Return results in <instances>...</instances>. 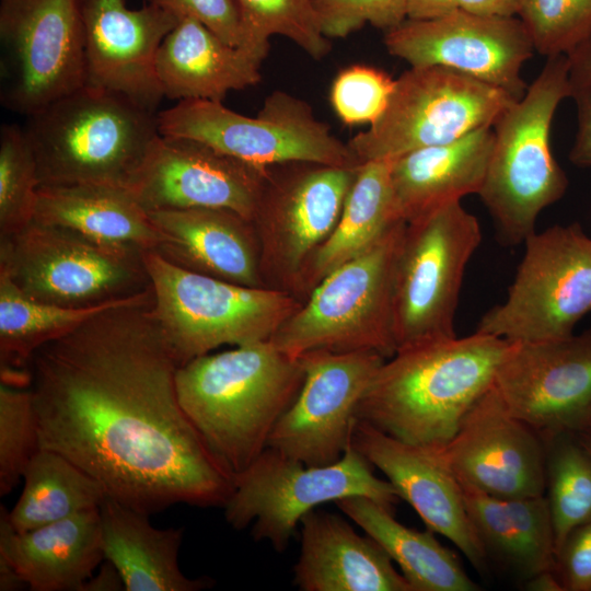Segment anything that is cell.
<instances>
[{
    "mask_svg": "<svg viewBox=\"0 0 591 591\" xmlns=\"http://www.w3.org/2000/svg\"><path fill=\"white\" fill-rule=\"evenodd\" d=\"M152 303L153 294L111 308L33 354L39 449L147 514L177 503L223 508L234 476L178 402L179 366Z\"/></svg>",
    "mask_w": 591,
    "mask_h": 591,
    "instance_id": "1",
    "label": "cell"
},
{
    "mask_svg": "<svg viewBox=\"0 0 591 591\" xmlns=\"http://www.w3.org/2000/svg\"><path fill=\"white\" fill-rule=\"evenodd\" d=\"M509 344L475 332L397 349L374 374L356 418L406 443L441 450L493 385Z\"/></svg>",
    "mask_w": 591,
    "mask_h": 591,
    "instance_id": "2",
    "label": "cell"
},
{
    "mask_svg": "<svg viewBox=\"0 0 591 591\" xmlns=\"http://www.w3.org/2000/svg\"><path fill=\"white\" fill-rule=\"evenodd\" d=\"M303 380L300 358L269 340L202 355L175 375L184 413L234 477L267 448Z\"/></svg>",
    "mask_w": 591,
    "mask_h": 591,
    "instance_id": "3",
    "label": "cell"
},
{
    "mask_svg": "<svg viewBox=\"0 0 591 591\" xmlns=\"http://www.w3.org/2000/svg\"><path fill=\"white\" fill-rule=\"evenodd\" d=\"M158 113L85 84L28 117L24 129L39 186H129L160 135Z\"/></svg>",
    "mask_w": 591,
    "mask_h": 591,
    "instance_id": "4",
    "label": "cell"
},
{
    "mask_svg": "<svg viewBox=\"0 0 591 591\" xmlns=\"http://www.w3.org/2000/svg\"><path fill=\"white\" fill-rule=\"evenodd\" d=\"M569 97L568 58L547 57L526 92L494 123V144L477 195L499 239L519 245L535 232L538 215L565 194L568 179L551 148L553 118Z\"/></svg>",
    "mask_w": 591,
    "mask_h": 591,
    "instance_id": "5",
    "label": "cell"
},
{
    "mask_svg": "<svg viewBox=\"0 0 591 591\" xmlns=\"http://www.w3.org/2000/svg\"><path fill=\"white\" fill-rule=\"evenodd\" d=\"M153 303L151 314L183 366L223 346L271 338L303 301L267 287H247L178 267L144 252Z\"/></svg>",
    "mask_w": 591,
    "mask_h": 591,
    "instance_id": "6",
    "label": "cell"
},
{
    "mask_svg": "<svg viewBox=\"0 0 591 591\" xmlns=\"http://www.w3.org/2000/svg\"><path fill=\"white\" fill-rule=\"evenodd\" d=\"M406 222L392 225L368 250L331 271L269 341L298 358L312 350L396 351L393 279Z\"/></svg>",
    "mask_w": 591,
    "mask_h": 591,
    "instance_id": "7",
    "label": "cell"
},
{
    "mask_svg": "<svg viewBox=\"0 0 591 591\" xmlns=\"http://www.w3.org/2000/svg\"><path fill=\"white\" fill-rule=\"evenodd\" d=\"M143 254L35 220L0 235V271L28 297L63 306H93L149 290Z\"/></svg>",
    "mask_w": 591,
    "mask_h": 591,
    "instance_id": "8",
    "label": "cell"
},
{
    "mask_svg": "<svg viewBox=\"0 0 591 591\" xmlns=\"http://www.w3.org/2000/svg\"><path fill=\"white\" fill-rule=\"evenodd\" d=\"M364 496L394 512L401 500L387 479L356 449L348 447L339 461L310 466L267 447L234 477L223 506L224 519L235 530L253 522L251 534L282 553L304 514L325 502Z\"/></svg>",
    "mask_w": 591,
    "mask_h": 591,
    "instance_id": "9",
    "label": "cell"
},
{
    "mask_svg": "<svg viewBox=\"0 0 591 591\" xmlns=\"http://www.w3.org/2000/svg\"><path fill=\"white\" fill-rule=\"evenodd\" d=\"M157 118L162 136L196 140L262 167L289 162L360 165L348 144L316 118L305 101L283 91L269 94L254 117L219 101L193 99L177 101Z\"/></svg>",
    "mask_w": 591,
    "mask_h": 591,
    "instance_id": "10",
    "label": "cell"
},
{
    "mask_svg": "<svg viewBox=\"0 0 591 591\" xmlns=\"http://www.w3.org/2000/svg\"><path fill=\"white\" fill-rule=\"evenodd\" d=\"M480 241V225L461 200L406 222L393 279L396 350L456 337L463 277Z\"/></svg>",
    "mask_w": 591,
    "mask_h": 591,
    "instance_id": "11",
    "label": "cell"
},
{
    "mask_svg": "<svg viewBox=\"0 0 591 591\" xmlns=\"http://www.w3.org/2000/svg\"><path fill=\"white\" fill-rule=\"evenodd\" d=\"M514 101L503 90L448 67H410L395 79L382 115L347 144L360 164L393 160L491 127Z\"/></svg>",
    "mask_w": 591,
    "mask_h": 591,
    "instance_id": "12",
    "label": "cell"
},
{
    "mask_svg": "<svg viewBox=\"0 0 591 591\" xmlns=\"http://www.w3.org/2000/svg\"><path fill=\"white\" fill-rule=\"evenodd\" d=\"M505 301L479 320L476 332L509 343L573 334L591 312V237L577 222L534 232Z\"/></svg>",
    "mask_w": 591,
    "mask_h": 591,
    "instance_id": "13",
    "label": "cell"
},
{
    "mask_svg": "<svg viewBox=\"0 0 591 591\" xmlns=\"http://www.w3.org/2000/svg\"><path fill=\"white\" fill-rule=\"evenodd\" d=\"M359 166L312 162L270 166L252 220L267 288L301 300L303 271L334 230Z\"/></svg>",
    "mask_w": 591,
    "mask_h": 591,
    "instance_id": "14",
    "label": "cell"
},
{
    "mask_svg": "<svg viewBox=\"0 0 591 591\" xmlns=\"http://www.w3.org/2000/svg\"><path fill=\"white\" fill-rule=\"evenodd\" d=\"M1 102L27 117L88 84L81 0H1Z\"/></svg>",
    "mask_w": 591,
    "mask_h": 591,
    "instance_id": "15",
    "label": "cell"
},
{
    "mask_svg": "<svg viewBox=\"0 0 591 591\" xmlns=\"http://www.w3.org/2000/svg\"><path fill=\"white\" fill-rule=\"evenodd\" d=\"M491 386L506 409L543 439L579 434L591 427V328L510 343Z\"/></svg>",
    "mask_w": 591,
    "mask_h": 591,
    "instance_id": "16",
    "label": "cell"
},
{
    "mask_svg": "<svg viewBox=\"0 0 591 591\" xmlns=\"http://www.w3.org/2000/svg\"><path fill=\"white\" fill-rule=\"evenodd\" d=\"M299 358L303 384L267 447L305 465H329L350 445L358 403L386 358L372 350H312Z\"/></svg>",
    "mask_w": 591,
    "mask_h": 591,
    "instance_id": "17",
    "label": "cell"
},
{
    "mask_svg": "<svg viewBox=\"0 0 591 591\" xmlns=\"http://www.w3.org/2000/svg\"><path fill=\"white\" fill-rule=\"evenodd\" d=\"M384 45L410 67H448L515 100L526 92L521 68L535 51L519 18L486 16L461 9L429 20L407 19L385 32Z\"/></svg>",
    "mask_w": 591,
    "mask_h": 591,
    "instance_id": "18",
    "label": "cell"
},
{
    "mask_svg": "<svg viewBox=\"0 0 591 591\" xmlns=\"http://www.w3.org/2000/svg\"><path fill=\"white\" fill-rule=\"evenodd\" d=\"M269 170L196 140L159 135L128 189L147 212L221 208L252 221Z\"/></svg>",
    "mask_w": 591,
    "mask_h": 591,
    "instance_id": "19",
    "label": "cell"
},
{
    "mask_svg": "<svg viewBox=\"0 0 591 591\" xmlns=\"http://www.w3.org/2000/svg\"><path fill=\"white\" fill-rule=\"evenodd\" d=\"M441 452L464 488L498 498L545 494L544 440L506 409L493 386Z\"/></svg>",
    "mask_w": 591,
    "mask_h": 591,
    "instance_id": "20",
    "label": "cell"
},
{
    "mask_svg": "<svg viewBox=\"0 0 591 591\" xmlns=\"http://www.w3.org/2000/svg\"><path fill=\"white\" fill-rule=\"evenodd\" d=\"M350 444L385 475L428 530L452 542L477 571L487 570L463 488L441 450L406 443L357 418Z\"/></svg>",
    "mask_w": 591,
    "mask_h": 591,
    "instance_id": "21",
    "label": "cell"
},
{
    "mask_svg": "<svg viewBox=\"0 0 591 591\" xmlns=\"http://www.w3.org/2000/svg\"><path fill=\"white\" fill-rule=\"evenodd\" d=\"M88 84L123 94L155 112L164 97L157 55L178 19L152 4L81 0Z\"/></svg>",
    "mask_w": 591,
    "mask_h": 591,
    "instance_id": "22",
    "label": "cell"
},
{
    "mask_svg": "<svg viewBox=\"0 0 591 591\" xmlns=\"http://www.w3.org/2000/svg\"><path fill=\"white\" fill-rule=\"evenodd\" d=\"M160 234L154 251L184 269L247 287H266L252 221L221 208L148 212Z\"/></svg>",
    "mask_w": 591,
    "mask_h": 591,
    "instance_id": "23",
    "label": "cell"
},
{
    "mask_svg": "<svg viewBox=\"0 0 591 591\" xmlns=\"http://www.w3.org/2000/svg\"><path fill=\"white\" fill-rule=\"evenodd\" d=\"M299 526L293 583L300 591H413L381 545L343 517L317 507Z\"/></svg>",
    "mask_w": 591,
    "mask_h": 591,
    "instance_id": "24",
    "label": "cell"
},
{
    "mask_svg": "<svg viewBox=\"0 0 591 591\" xmlns=\"http://www.w3.org/2000/svg\"><path fill=\"white\" fill-rule=\"evenodd\" d=\"M100 509H90L25 532L0 514V561L33 591H81L103 563Z\"/></svg>",
    "mask_w": 591,
    "mask_h": 591,
    "instance_id": "25",
    "label": "cell"
},
{
    "mask_svg": "<svg viewBox=\"0 0 591 591\" xmlns=\"http://www.w3.org/2000/svg\"><path fill=\"white\" fill-rule=\"evenodd\" d=\"M493 144L491 126L393 159L390 177L397 217L409 222L465 195L478 194Z\"/></svg>",
    "mask_w": 591,
    "mask_h": 591,
    "instance_id": "26",
    "label": "cell"
},
{
    "mask_svg": "<svg viewBox=\"0 0 591 591\" xmlns=\"http://www.w3.org/2000/svg\"><path fill=\"white\" fill-rule=\"evenodd\" d=\"M263 60L198 21L182 19L160 46L155 69L164 97L222 102L230 91L262 81Z\"/></svg>",
    "mask_w": 591,
    "mask_h": 591,
    "instance_id": "27",
    "label": "cell"
},
{
    "mask_svg": "<svg viewBox=\"0 0 591 591\" xmlns=\"http://www.w3.org/2000/svg\"><path fill=\"white\" fill-rule=\"evenodd\" d=\"M104 559L118 571L126 591H200L209 577L188 578L178 565L183 528L157 529L150 514L105 496L100 506Z\"/></svg>",
    "mask_w": 591,
    "mask_h": 591,
    "instance_id": "28",
    "label": "cell"
},
{
    "mask_svg": "<svg viewBox=\"0 0 591 591\" xmlns=\"http://www.w3.org/2000/svg\"><path fill=\"white\" fill-rule=\"evenodd\" d=\"M33 220L74 230L94 241L154 252L158 229L134 194L107 184L42 185Z\"/></svg>",
    "mask_w": 591,
    "mask_h": 591,
    "instance_id": "29",
    "label": "cell"
},
{
    "mask_svg": "<svg viewBox=\"0 0 591 591\" xmlns=\"http://www.w3.org/2000/svg\"><path fill=\"white\" fill-rule=\"evenodd\" d=\"M463 488L466 509L488 560L523 582L555 570V537L546 497L498 498Z\"/></svg>",
    "mask_w": 591,
    "mask_h": 591,
    "instance_id": "30",
    "label": "cell"
},
{
    "mask_svg": "<svg viewBox=\"0 0 591 591\" xmlns=\"http://www.w3.org/2000/svg\"><path fill=\"white\" fill-rule=\"evenodd\" d=\"M366 534L376 541L396 563L413 591H478L456 554L443 546L434 533L399 523L394 512L364 496L334 502Z\"/></svg>",
    "mask_w": 591,
    "mask_h": 591,
    "instance_id": "31",
    "label": "cell"
},
{
    "mask_svg": "<svg viewBox=\"0 0 591 591\" xmlns=\"http://www.w3.org/2000/svg\"><path fill=\"white\" fill-rule=\"evenodd\" d=\"M391 162L372 161L359 166L334 230L303 271L302 301L331 271L368 250L392 225L403 221L394 208Z\"/></svg>",
    "mask_w": 591,
    "mask_h": 591,
    "instance_id": "32",
    "label": "cell"
},
{
    "mask_svg": "<svg viewBox=\"0 0 591 591\" xmlns=\"http://www.w3.org/2000/svg\"><path fill=\"white\" fill-rule=\"evenodd\" d=\"M151 296L152 287L134 297L99 305L63 306L28 297L0 271L1 383L27 387L28 363L39 347L70 333L103 311Z\"/></svg>",
    "mask_w": 591,
    "mask_h": 591,
    "instance_id": "33",
    "label": "cell"
},
{
    "mask_svg": "<svg viewBox=\"0 0 591 591\" xmlns=\"http://www.w3.org/2000/svg\"><path fill=\"white\" fill-rule=\"evenodd\" d=\"M19 500L7 517L12 529L25 532L79 512L100 508L105 490L63 455L39 449L23 474Z\"/></svg>",
    "mask_w": 591,
    "mask_h": 591,
    "instance_id": "34",
    "label": "cell"
},
{
    "mask_svg": "<svg viewBox=\"0 0 591 591\" xmlns=\"http://www.w3.org/2000/svg\"><path fill=\"white\" fill-rule=\"evenodd\" d=\"M545 494L557 552L578 525L591 518V454L577 434L544 438Z\"/></svg>",
    "mask_w": 591,
    "mask_h": 591,
    "instance_id": "35",
    "label": "cell"
},
{
    "mask_svg": "<svg viewBox=\"0 0 591 591\" xmlns=\"http://www.w3.org/2000/svg\"><path fill=\"white\" fill-rule=\"evenodd\" d=\"M242 24L241 46L265 59L269 40L290 39L311 58L320 60L331 48L320 25L313 0H236Z\"/></svg>",
    "mask_w": 591,
    "mask_h": 591,
    "instance_id": "36",
    "label": "cell"
},
{
    "mask_svg": "<svg viewBox=\"0 0 591 591\" xmlns=\"http://www.w3.org/2000/svg\"><path fill=\"white\" fill-rule=\"evenodd\" d=\"M39 178L36 160L23 128L0 130V235L30 223L35 213Z\"/></svg>",
    "mask_w": 591,
    "mask_h": 591,
    "instance_id": "37",
    "label": "cell"
},
{
    "mask_svg": "<svg viewBox=\"0 0 591 591\" xmlns=\"http://www.w3.org/2000/svg\"><path fill=\"white\" fill-rule=\"evenodd\" d=\"M518 16L546 58L567 56L591 37V0H524Z\"/></svg>",
    "mask_w": 591,
    "mask_h": 591,
    "instance_id": "38",
    "label": "cell"
},
{
    "mask_svg": "<svg viewBox=\"0 0 591 591\" xmlns=\"http://www.w3.org/2000/svg\"><path fill=\"white\" fill-rule=\"evenodd\" d=\"M39 450L28 387L0 384V495L10 494Z\"/></svg>",
    "mask_w": 591,
    "mask_h": 591,
    "instance_id": "39",
    "label": "cell"
},
{
    "mask_svg": "<svg viewBox=\"0 0 591 591\" xmlns=\"http://www.w3.org/2000/svg\"><path fill=\"white\" fill-rule=\"evenodd\" d=\"M394 81L374 67H347L336 76L332 84L331 104L344 124L371 125L385 111Z\"/></svg>",
    "mask_w": 591,
    "mask_h": 591,
    "instance_id": "40",
    "label": "cell"
},
{
    "mask_svg": "<svg viewBox=\"0 0 591 591\" xmlns=\"http://www.w3.org/2000/svg\"><path fill=\"white\" fill-rule=\"evenodd\" d=\"M324 35L343 38L370 24L385 32L407 20V0H313Z\"/></svg>",
    "mask_w": 591,
    "mask_h": 591,
    "instance_id": "41",
    "label": "cell"
},
{
    "mask_svg": "<svg viewBox=\"0 0 591 591\" xmlns=\"http://www.w3.org/2000/svg\"><path fill=\"white\" fill-rule=\"evenodd\" d=\"M569 97L577 109V132L569 153L578 166H591V37L567 55Z\"/></svg>",
    "mask_w": 591,
    "mask_h": 591,
    "instance_id": "42",
    "label": "cell"
},
{
    "mask_svg": "<svg viewBox=\"0 0 591 591\" xmlns=\"http://www.w3.org/2000/svg\"><path fill=\"white\" fill-rule=\"evenodd\" d=\"M176 16L193 19L232 46H241L242 24L236 0H144Z\"/></svg>",
    "mask_w": 591,
    "mask_h": 591,
    "instance_id": "43",
    "label": "cell"
},
{
    "mask_svg": "<svg viewBox=\"0 0 591 591\" xmlns=\"http://www.w3.org/2000/svg\"><path fill=\"white\" fill-rule=\"evenodd\" d=\"M555 572L564 591H591V518L572 530L556 552Z\"/></svg>",
    "mask_w": 591,
    "mask_h": 591,
    "instance_id": "44",
    "label": "cell"
},
{
    "mask_svg": "<svg viewBox=\"0 0 591 591\" xmlns=\"http://www.w3.org/2000/svg\"><path fill=\"white\" fill-rule=\"evenodd\" d=\"M524 0H459V9L486 16H515Z\"/></svg>",
    "mask_w": 591,
    "mask_h": 591,
    "instance_id": "45",
    "label": "cell"
},
{
    "mask_svg": "<svg viewBox=\"0 0 591 591\" xmlns=\"http://www.w3.org/2000/svg\"><path fill=\"white\" fill-rule=\"evenodd\" d=\"M459 0H407V19L429 20L459 9Z\"/></svg>",
    "mask_w": 591,
    "mask_h": 591,
    "instance_id": "46",
    "label": "cell"
},
{
    "mask_svg": "<svg viewBox=\"0 0 591 591\" xmlns=\"http://www.w3.org/2000/svg\"><path fill=\"white\" fill-rule=\"evenodd\" d=\"M114 590H124V584L117 569L106 559L102 563L97 575H93L81 589V591Z\"/></svg>",
    "mask_w": 591,
    "mask_h": 591,
    "instance_id": "47",
    "label": "cell"
},
{
    "mask_svg": "<svg viewBox=\"0 0 591 591\" xmlns=\"http://www.w3.org/2000/svg\"><path fill=\"white\" fill-rule=\"evenodd\" d=\"M523 586L529 591H564L555 570L542 571L525 580Z\"/></svg>",
    "mask_w": 591,
    "mask_h": 591,
    "instance_id": "48",
    "label": "cell"
},
{
    "mask_svg": "<svg viewBox=\"0 0 591 591\" xmlns=\"http://www.w3.org/2000/svg\"><path fill=\"white\" fill-rule=\"evenodd\" d=\"M584 448L591 454V427L577 434Z\"/></svg>",
    "mask_w": 591,
    "mask_h": 591,
    "instance_id": "49",
    "label": "cell"
}]
</instances>
